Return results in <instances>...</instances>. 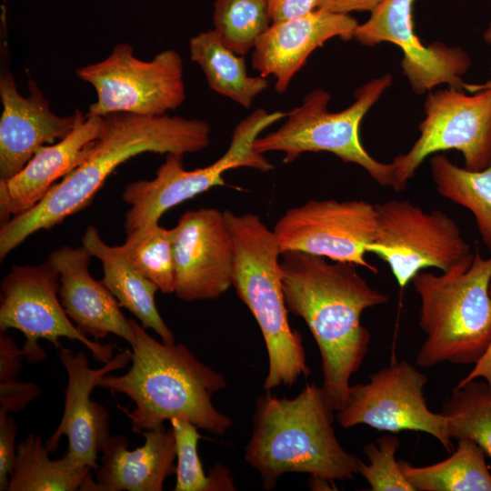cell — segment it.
<instances>
[{
	"mask_svg": "<svg viewBox=\"0 0 491 491\" xmlns=\"http://www.w3.org/2000/svg\"><path fill=\"white\" fill-rule=\"evenodd\" d=\"M319 0H269L272 22L301 16L318 7Z\"/></svg>",
	"mask_w": 491,
	"mask_h": 491,
	"instance_id": "obj_36",
	"label": "cell"
},
{
	"mask_svg": "<svg viewBox=\"0 0 491 491\" xmlns=\"http://www.w3.org/2000/svg\"><path fill=\"white\" fill-rule=\"evenodd\" d=\"M92 256L83 245L64 246L49 254L47 261L59 273L61 305L83 335L101 339L112 334L131 346L134 333L130 319L122 313L118 301L103 282L90 275Z\"/></svg>",
	"mask_w": 491,
	"mask_h": 491,
	"instance_id": "obj_21",
	"label": "cell"
},
{
	"mask_svg": "<svg viewBox=\"0 0 491 491\" xmlns=\"http://www.w3.org/2000/svg\"><path fill=\"white\" fill-rule=\"evenodd\" d=\"M174 227L158 225L127 234L120 246L123 253L143 276L165 294L175 293Z\"/></svg>",
	"mask_w": 491,
	"mask_h": 491,
	"instance_id": "obj_29",
	"label": "cell"
},
{
	"mask_svg": "<svg viewBox=\"0 0 491 491\" xmlns=\"http://www.w3.org/2000/svg\"><path fill=\"white\" fill-rule=\"evenodd\" d=\"M174 231L175 294L180 300L216 299L233 286L235 248L224 212L188 210Z\"/></svg>",
	"mask_w": 491,
	"mask_h": 491,
	"instance_id": "obj_16",
	"label": "cell"
},
{
	"mask_svg": "<svg viewBox=\"0 0 491 491\" xmlns=\"http://www.w3.org/2000/svg\"><path fill=\"white\" fill-rule=\"evenodd\" d=\"M41 393L40 387L33 383L17 380L0 383V410L15 413L24 409Z\"/></svg>",
	"mask_w": 491,
	"mask_h": 491,
	"instance_id": "obj_34",
	"label": "cell"
},
{
	"mask_svg": "<svg viewBox=\"0 0 491 491\" xmlns=\"http://www.w3.org/2000/svg\"><path fill=\"white\" fill-rule=\"evenodd\" d=\"M425 118L419 137L408 152L391 162V187L402 191L424 160L432 154L455 149L464 157L465 168L481 171L491 165V91L467 95L449 87L430 91L424 104Z\"/></svg>",
	"mask_w": 491,
	"mask_h": 491,
	"instance_id": "obj_11",
	"label": "cell"
},
{
	"mask_svg": "<svg viewBox=\"0 0 491 491\" xmlns=\"http://www.w3.org/2000/svg\"><path fill=\"white\" fill-rule=\"evenodd\" d=\"M59 359L67 373L65 406L62 419L46 440L49 453L56 451L62 436L68 438L65 455L75 462L98 468V453L109 436V415L100 404L91 399L98 380L111 371L124 368L132 361V351L125 350L97 369L90 368L85 352L75 354L69 348L59 349Z\"/></svg>",
	"mask_w": 491,
	"mask_h": 491,
	"instance_id": "obj_17",
	"label": "cell"
},
{
	"mask_svg": "<svg viewBox=\"0 0 491 491\" xmlns=\"http://www.w3.org/2000/svg\"><path fill=\"white\" fill-rule=\"evenodd\" d=\"M284 116L283 112L256 109L237 125L226 152L202 168L186 170L183 154H166L154 179L134 181L125 187L122 197L130 205L125 216V234L158 225L163 214L175 205L224 185L223 175L229 169L245 166L262 172L270 170L272 165L254 149L253 144L266 127Z\"/></svg>",
	"mask_w": 491,
	"mask_h": 491,
	"instance_id": "obj_8",
	"label": "cell"
},
{
	"mask_svg": "<svg viewBox=\"0 0 491 491\" xmlns=\"http://www.w3.org/2000/svg\"><path fill=\"white\" fill-rule=\"evenodd\" d=\"M91 471L90 466L75 462L65 454L51 459L42 437L29 434L17 445L7 491L80 490Z\"/></svg>",
	"mask_w": 491,
	"mask_h": 491,
	"instance_id": "obj_25",
	"label": "cell"
},
{
	"mask_svg": "<svg viewBox=\"0 0 491 491\" xmlns=\"http://www.w3.org/2000/svg\"><path fill=\"white\" fill-rule=\"evenodd\" d=\"M399 446L398 437L386 435L363 447L368 463L360 460L358 474L366 479L372 491H415L396 459Z\"/></svg>",
	"mask_w": 491,
	"mask_h": 491,
	"instance_id": "obj_32",
	"label": "cell"
},
{
	"mask_svg": "<svg viewBox=\"0 0 491 491\" xmlns=\"http://www.w3.org/2000/svg\"><path fill=\"white\" fill-rule=\"evenodd\" d=\"M451 456L433 465L416 466L399 461L415 491H491V474L483 449L460 438Z\"/></svg>",
	"mask_w": 491,
	"mask_h": 491,
	"instance_id": "obj_26",
	"label": "cell"
},
{
	"mask_svg": "<svg viewBox=\"0 0 491 491\" xmlns=\"http://www.w3.org/2000/svg\"><path fill=\"white\" fill-rule=\"evenodd\" d=\"M224 213L235 248L233 286L266 344L268 369L263 388L292 386L311 371L302 336L288 322L277 238L257 215Z\"/></svg>",
	"mask_w": 491,
	"mask_h": 491,
	"instance_id": "obj_5",
	"label": "cell"
},
{
	"mask_svg": "<svg viewBox=\"0 0 491 491\" xmlns=\"http://www.w3.org/2000/svg\"><path fill=\"white\" fill-rule=\"evenodd\" d=\"M28 89V96L22 95L11 71L1 69L0 180L16 175L41 147L65 137L83 114L58 115L33 79Z\"/></svg>",
	"mask_w": 491,
	"mask_h": 491,
	"instance_id": "obj_18",
	"label": "cell"
},
{
	"mask_svg": "<svg viewBox=\"0 0 491 491\" xmlns=\"http://www.w3.org/2000/svg\"><path fill=\"white\" fill-rule=\"evenodd\" d=\"M145 443L134 450L123 436H109L102 448L96 481L89 476L81 491H161L167 476L175 474L173 428L142 432Z\"/></svg>",
	"mask_w": 491,
	"mask_h": 491,
	"instance_id": "obj_22",
	"label": "cell"
},
{
	"mask_svg": "<svg viewBox=\"0 0 491 491\" xmlns=\"http://www.w3.org/2000/svg\"><path fill=\"white\" fill-rule=\"evenodd\" d=\"M130 324L131 367L121 376H103L97 386L124 394L135 403L133 412L121 407L132 430L159 428L175 417L212 435H225L233 421L212 403L213 396L226 387L225 376L197 359L184 344L158 342L134 319Z\"/></svg>",
	"mask_w": 491,
	"mask_h": 491,
	"instance_id": "obj_3",
	"label": "cell"
},
{
	"mask_svg": "<svg viewBox=\"0 0 491 491\" xmlns=\"http://www.w3.org/2000/svg\"><path fill=\"white\" fill-rule=\"evenodd\" d=\"M376 207V233L367 252L387 264L402 289L424 269L446 271L472 253L457 224L442 211L426 212L399 199Z\"/></svg>",
	"mask_w": 491,
	"mask_h": 491,
	"instance_id": "obj_10",
	"label": "cell"
},
{
	"mask_svg": "<svg viewBox=\"0 0 491 491\" xmlns=\"http://www.w3.org/2000/svg\"><path fill=\"white\" fill-rule=\"evenodd\" d=\"M482 89H488L491 91V77L484 84L471 85L467 84L466 91L476 92Z\"/></svg>",
	"mask_w": 491,
	"mask_h": 491,
	"instance_id": "obj_39",
	"label": "cell"
},
{
	"mask_svg": "<svg viewBox=\"0 0 491 491\" xmlns=\"http://www.w3.org/2000/svg\"><path fill=\"white\" fill-rule=\"evenodd\" d=\"M90 254L103 266V284L121 307L127 309L144 328L154 330L165 343H175V336L160 316L155 296L158 287L128 261L120 246H109L94 225H89L81 239Z\"/></svg>",
	"mask_w": 491,
	"mask_h": 491,
	"instance_id": "obj_23",
	"label": "cell"
},
{
	"mask_svg": "<svg viewBox=\"0 0 491 491\" xmlns=\"http://www.w3.org/2000/svg\"><path fill=\"white\" fill-rule=\"evenodd\" d=\"M335 413L314 383L293 398L267 391L256 399L245 460L258 472L264 489L275 488L286 473H306L330 484L358 474L360 459L336 437Z\"/></svg>",
	"mask_w": 491,
	"mask_h": 491,
	"instance_id": "obj_4",
	"label": "cell"
},
{
	"mask_svg": "<svg viewBox=\"0 0 491 491\" xmlns=\"http://www.w3.org/2000/svg\"><path fill=\"white\" fill-rule=\"evenodd\" d=\"M175 441L177 464L175 491H233L235 490L230 471L216 465L206 476L197 454L201 438L198 427L180 418L170 420Z\"/></svg>",
	"mask_w": 491,
	"mask_h": 491,
	"instance_id": "obj_31",
	"label": "cell"
},
{
	"mask_svg": "<svg viewBox=\"0 0 491 491\" xmlns=\"http://www.w3.org/2000/svg\"><path fill=\"white\" fill-rule=\"evenodd\" d=\"M426 383L427 377L412 364L398 361L372 374L367 383L350 386L336 420L343 428L366 425L390 433L424 432L452 453L448 416L428 408L424 396Z\"/></svg>",
	"mask_w": 491,
	"mask_h": 491,
	"instance_id": "obj_13",
	"label": "cell"
},
{
	"mask_svg": "<svg viewBox=\"0 0 491 491\" xmlns=\"http://www.w3.org/2000/svg\"><path fill=\"white\" fill-rule=\"evenodd\" d=\"M416 0H385L356 26L353 39L374 46L382 42L398 45L404 54L401 66L411 89L418 95L447 84L466 90L462 76L471 66L469 55L461 47H450L441 42L425 45L415 33L412 17Z\"/></svg>",
	"mask_w": 491,
	"mask_h": 491,
	"instance_id": "obj_15",
	"label": "cell"
},
{
	"mask_svg": "<svg viewBox=\"0 0 491 491\" xmlns=\"http://www.w3.org/2000/svg\"><path fill=\"white\" fill-rule=\"evenodd\" d=\"M103 121V116L83 113L65 137L41 147L16 175L0 180L1 225L37 205L57 180L87 158Z\"/></svg>",
	"mask_w": 491,
	"mask_h": 491,
	"instance_id": "obj_20",
	"label": "cell"
},
{
	"mask_svg": "<svg viewBox=\"0 0 491 491\" xmlns=\"http://www.w3.org/2000/svg\"><path fill=\"white\" fill-rule=\"evenodd\" d=\"M484 40L486 44L491 45V22L484 32Z\"/></svg>",
	"mask_w": 491,
	"mask_h": 491,
	"instance_id": "obj_40",
	"label": "cell"
},
{
	"mask_svg": "<svg viewBox=\"0 0 491 491\" xmlns=\"http://www.w3.org/2000/svg\"><path fill=\"white\" fill-rule=\"evenodd\" d=\"M385 0H319L318 9L336 14L373 12Z\"/></svg>",
	"mask_w": 491,
	"mask_h": 491,
	"instance_id": "obj_37",
	"label": "cell"
},
{
	"mask_svg": "<svg viewBox=\"0 0 491 491\" xmlns=\"http://www.w3.org/2000/svg\"><path fill=\"white\" fill-rule=\"evenodd\" d=\"M357 25L350 15L318 8L301 16L272 22L253 49V68L261 76H274L276 91L284 93L316 48L334 37L352 40Z\"/></svg>",
	"mask_w": 491,
	"mask_h": 491,
	"instance_id": "obj_19",
	"label": "cell"
},
{
	"mask_svg": "<svg viewBox=\"0 0 491 491\" xmlns=\"http://www.w3.org/2000/svg\"><path fill=\"white\" fill-rule=\"evenodd\" d=\"M213 23L222 42L246 55L272 24L269 0H215Z\"/></svg>",
	"mask_w": 491,
	"mask_h": 491,
	"instance_id": "obj_30",
	"label": "cell"
},
{
	"mask_svg": "<svg viewBox=\"0 0 491 491\" xmlns=\"http://www.w3.org/2000/svg\"><path fill=\"white\" fill-rule=\"evenodd\" d=\"M58 289L59 273L47 260L37 266H14L1 282L0 331L12 328L25 336L22 350L31 364L45 358L39 339L60 349V337L79 341L95 359L109 362L114 345L100 344L83 335L64 310Z\"/></svg>",
	"mask_w": 491,
	"mask_h": 491,
	"instance_id": "obj_12",
	"label": "cell"
},
{
	"mask_svg": "<svg viewBox=\"0 0 491 491\" xmlns=\"http://www.w3.org/2000/svg\"><path fill=\"white\" fill-rule=\"evenodd\" d=\"M103 117L100 135L87 158L55 184L37 205L1 225V261L34 233L49 230L85 209L125 161L144 153H195L210 144L211 128L202 119L128 113Z\"/></svg>",
	"mask_w": 491,
	"mask_h": 491,
	"instance_id": "obj_2",
	"label": "cell"
},
{
	"mask_svg": "<svg viewBox=\"0 0 491 491\" xmlns=\"http://www.w3.org/2000/svg\"><path fill=\"white\" fill-rule=\"evenodd\" d=\"M191 60L202 69L208 86L244 108L267 88L266 77L248 75L244 55L229 49L215 29L201 32L189 42Z\"/></svg>",
	"mask_w": 491,
	"mask_h": 491,
	"instance_id": "obj_24",
	"label": "cell"
},
{
	"mask_svg": "<svg viewBox=\"0 0 491 491\" xmlns=\"http://www.w3.org/2000/svg\"><path fill=\"white\" fill-rule=\"evenodd\" d=\"M25 357L11 336L5 331L0 333V383L16 380Z\"/></svg>",
	"mask_w": 491,
	"mask_h": 491,
	"instance_id": "obj_35",
	"label": "cell"
},
{
	"mask_svg": "<svg viewBox=\"0 0 491 491\" xmlns=\"http://www.w3.org/2000/svg\"><path fill=\"white\" fill-rule=\"evenodd\" d=\"M451 439L469 438L491 459V390L485 380L456 386L442 411Z\"/></svg>",
	"mask_w": 491,
	"mask_h": 491,
	"instance_id": "obj_28",
	"label": "cell"
},
{
	"mask_svg": "<svg viewBox=\"0 0 491 491\" xmlns=\"http://www.w3.org/2000/svg\"><path fill=\"white\" fill-rule=\"evenodd\" d=\"M75 75L95 91L96 101L86 113L91 115L160 116L177 109L186 97L183 60L173 49L145 61L134 55L130 44L120 43L105 59L77 68Z\"/></svg>",
	"mask_w": 491,
	"mask_h": 491,
	"instance_id": "obj_9",
	"label": "cell"
},
{
	"mask_svg": "<svg viewBox=\"0 0 491 491\" xmlns=\"http://www.w3.org/2000/svg\"><path fill=\"white\" fill-rule=\"evenodd\" d=\"M430 168L440 195L473 214L491 256V165L481 171H470L456 165L444 155H436L430 159Z\"/></svg>",
	"mask_w": 491,
	"mask_h": 491,
	"instance_id": "obj_27",
	"label": "cell"
},
{
	"mask_svg": "<svg viewBox=\"0 0 491 491\" xmlns=\"http://www.w3.org/2000/svg\"><path fill=\"white\" fill-rule=\"evenodd\" d=\"M300 251L281 254L283 289L288 312L307 325L321 356L322 390L334 409L345 406L350 378L368 351L371 335L363 312L388 302L353 263H332Z\"/></svg>",
	"mask_w": 491,
	"mask_h": 491,
	"instance_id": "obj_1",
	"label": "cell"
},
{
	"mask_svg": "<svg viewBox=\"0 0 491 491\" xmlns=\"http://www.w3.org/2000/svg\"><path fill=\"white\" fill-rule=\"evenodd\" d=\"M376 227V205L364 200L327 199L309 200L288 209L273 231L281 254L300 251L377 273L366 259Z\"/></svg>",
	"mask_w": 491,
	"mask_h": 491,
	"instance_id": "obj_14",
	"label": "cell"
},
{
	"mask_svg": "<svg viewBox=\"0 0 491 491\" xmlns=\"http://www.w3.org/2000/svg\"><path fill=\"white\" fill-rule=\"evenodd\" d=\"M393 76L386 74L361 85L355 92V102L347 108L330 112V95L323 89L309 92L300 105L287 114V119L276 131L257 137L254 149L264 154L283 152L284 163L289 164L306 152H329L345 163L364 168L379 185L391 186L394 179L392 163L372 157L359 139V125L367 111L391 86Z\"/></svg>",
	"mask_w": 491,
	"mask_h": 491,
	"instance_id": "obj_7",
	"label": "cell"
},
{
	"mask_svg": "<svg viewBox=\"0 0 491 491\" xmlns=\"http://www.w3.org/2000/svg\"><path fill=\"white\" fill-rule=\"evenodd\" d=\"M17 427L8 413L0 410V490L6 491L15 458Z\"/></svg>",
	"mask_w": 491,
	"mask_h": 491,
	"instance_id": "obj_33",
	"label": "cell"
},
{
	"mask_svg": "<svg viewBox=\"0 0 491 491\" xmlns=\"http://www.w3.org/2000/svg\"><path fill=\"white\" fill-rule=\"evenodd\" d=\"M489 293L491 295V281L489 284ZM474 379L485 380L491 390V345L483 357L474 365L472 370L456 386H463Z\"/></svg>",
	"mask_w": 491,
	"mask_h": 491,
	"instance_id": "obj_38",
	"label": "cell"
},
{
	"mask_svg": "<svg viewBox=\"0 0 491 491\" xmlns=\"http://www.w3.org/2000/svg\"><path fill=\"white\" fill-rule=\"evenodd\" d=\"M491 256L471 253L436 275L421 271L411 283L420 298L426 338L416 363L475 365L491 345Z\"/></svg>",
	"mask_w": 491,
	"mask_h": 491,
	"instance_id": "obj_6",
	"label": "cell"
}]
</instances>
